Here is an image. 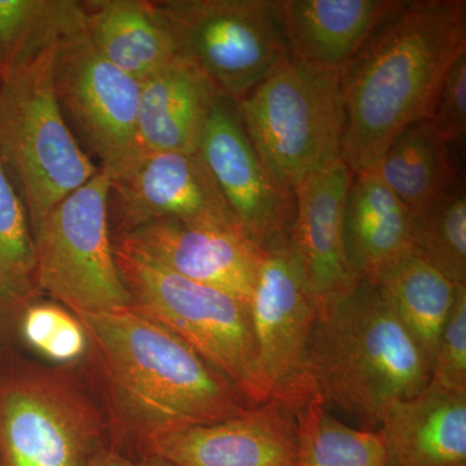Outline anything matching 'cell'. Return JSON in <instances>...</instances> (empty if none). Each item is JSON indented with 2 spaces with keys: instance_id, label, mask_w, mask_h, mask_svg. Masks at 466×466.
<instances>
[{
  "instance_id": "obj_1",
  "label": "cell",
  "mask_w": 466,
  "mask_h": 466,
  "mask_svg": "<svg viewBox=\"0 0 466 466\" xmlns=\"http://www.w3.org/2000/svg\"><path fill=\"white\" fill-rule=\"evenodd\" d=\"M466 51L465 0L406 2L342 72V159L375 167L404 130L431 118L444 76Z\"/></svg>"
},
{
  "instance_id": "obj_2",
  "label": "cell",
  "mask_w": 466,
  "mask_h": 466,
  "mask_svg": "<svg viewBox=\"0 0 466 466\" xmlns=\"http://www.w3.org/2000/svg\"><path fill=\"white\" fill-rule=\"evenodd\" d=\"M76 317L146 443L188 426L223 421L251 407L188 343L131 306Z\"/></svg>"
},
{
  "instance_id": "obj_3",
  "label": "cell",
  "mask_w": 466,
  "mask_h": 466,
  "mask_svg": "<svg viewBox=\"0 0 466 466\" xmlns=\"http://www.w3.org/2000/svg\"><path fill=\"white\" fill-rule=\"evenodd\" d=\"M431 364L373 281L319 302L309 346L315 398L341 410L364 431L383 410L431 381Z\"/></svg>"
},
{
  "instance_id": "obj_4",
  "label": "cell",
  "mask_w": 466,
  "mask_h": 466,
  "mask_svg": "<svg viewBox=\"0 0 466 466\" xmlns=\"http://www.w3.org/2000/svg\"><path fill=\"white\" fill-rule=\"evenodd\" d=\"M60 38L0 76V159L32 229L100 170L76 140L58 103L55 58Z\"/></svg>"
},
{
  "instance_id": "obj_5",
  "label": "cell",
  "mask_w": 466,
  "mask_h": 466,
  "mask_svg": "<svg viewBox=\"0 0 466 466\" xmlns=\"http://www.w3.org/2000/svg\"><path fill=\"white\" fill-rule=\"evenodd\" d=\"M115 253L131 308L188 343L249 406L274 398L260 372L249 305L189 280L124 242L115 245Z\"/></svg>"
},
{
  "instance_id": "obj_6",
  "label": "cell",
  "mask_w": 466,
  "mask_h": 466,
  "mask_svg": "<svg viewBox=\"0 0 466 466\" xmlns=\"http://www.w3.org/2000/svg\"><path fill=\"white\" fill-rule=\"evenodd\" d=\"M236 106L267 171L288 195L342 158V73L290 58Z\"/></svg>"
},
{
  "instance_id": "obj_7",
  "label": "cell",
  "mask_w": 466,
  "mask_h": 466,
  "mask_svg": "<svg viewBox=\"0 0 466 466\" xmlns=\"http://www.w3.org/2000/svg\"><path fill=\"white\" fill-rule=\"evenodd\" d=\"M108 198L109 177L99 170L33 229L35 285L75 315L131 306L116 266Z\"/></svg>"
},
{
  "instance_id": "obj_8",
  "label": "cell",
  "mask_w": 466,
  "mask_h": 466,
  "mask_svg": "<svg viewBox=\"0 0 466 466\" xmlns=\"http://www.w3.org/2000/svg\"><path fill=\"white\" fill-rule=\"evenodd\" d=\"M158 7L186 58L220 94L241 100L290 60L279 0H165Z\"/></svg>"
},
{
  "instance_id": "obj_9",
  "label": "cell",
  "mask_w": 466,
  "mask_h": 466,
  "mask_svg": "<svg viewBox=\"0 0 466 466\" xmlns=\"http://www.w3.org/2000/svg\"><path fill=\"white\" fill-rule=\"evenodd\" d=\"M263 250L249 302L257 358L272 397L297 413L315 398L309 346L319 300L306 283L290 236Z\"/></svg>"
},
{
  "instance_id": "obj_10",
  "label": "cell",
  "mask_w": 466,
  "mask_h": 466,
  "mask_svg": "<svg viewBox=\"0 0 466 466\" xmlns=\"http://www.w3.org/2000/svg\"><path fill=\"white\" fill-rule=\"evenodd\" d=\"M55 87L66 119H70L108 177L139 155L140 81L95 50L86 33L85 16L58 41Z\"/></svg>"
},
{
  "instance_id": "obj_11",
  "label": "cell",
  "mask_w": 466,
  "mask_h": 466,
  "mask_svg": "<svg viewBox=\"0 0 466 466\" xmlns=\"http://www.w3.org/2000/svg\"><path fill=\"white\" fill-rule=\"evenodd\" d=\"M99 431L91 404L56 377L27 370L0 375L2 466H84Z\"/></svg>"
},
{
  "instance_id": "obj_12",
  "label": "cell",
  "mask_w": 466,
  "mask_h": 466,
  "mask_svg": "<svg viewBox=\"0 0 466 466\" xmlns=\"http://www.w3.org/2000/svg\"><path fill=\"white\" fill-rule=\"evenodd\" d=\"M108 207L121 235L153 222L241 229L200 152L140 150L109 177Z\"/></svg>"
},
{
  "instance_id": "obj_13",
  "label": "cell",
  "mask_w": 466,
  "mask_h": 466,
  "mask_svg": "<svg viewBox=\"0 0 466 466\" xmlns=\"http://www.w3.org/2000/svg\"><path fill=\"white\" fill-rule=\"evenodd\" d=\"M198 152L254 244L265 249L289 238L294 198L272 179L242 126L236 101L223 94L214 101Z\"/></svg>"
},
{
  "instance_id": "obj_14",
  "label": "cell",
  "mask_w": 466,
  "mask_h": 466,
  "mask_svg": "<svg viewBox=\"0 0 466 466\" xmlns=\"http://www.w3.org/2000/svg\"><path fill=\"white\" fill-rule=\"evenodd\" d=\"M147 446L177 466H297L299 422L272 398L223 421L158 435Z\"/></svg>"
},
{
  "instance_id": "obj_15",
  "label": "cell",
  "mask_w": 466,
  "mask_h": 466,
  "mask_svg": "<svg viewBox=\"0 0 466 466\" xmlns=\"http://www.w3.org/2000/svg\"><path fill=\"white\" fill-rule=\"evenodd\" d=\"M119 242L171 271L216 288L249 305L262 248L241 229L153 222L124 233Z\"/></svg>"
},
{
  "instance_id": "obj_16",
  "label": "cell",
  "mask_w": 466,
  "mask_h": 466,
  "mask_svg": "<svg viewBox=\"0 0 466 466\" xmlns=\"http://www.w3.org/2000/svg\"><path fill=\"white\" fill-rule=\"evenodd\" d=\"M352 170L343 159L312 175L294 191L290 238L309 290L319 302L351 289L343 217Z\"/></svg>"
},
{
  "instance_id": "obj_17",
  "label": "cell",
  "mask_w": 466,
  "mask_h": 466,
  "mask_svg": "<svg viewBox=\"0 0 466 466\" xmlns=\"http://www.w3.org/2000/svg\"><path fill=\"white\" fill-rule=\"evenodd\" d=\"M406 2L400 0H281L290 58L342 73L373 33Z\"/></svg>"
},
{
  "instance_id": "obj_18",
  "label": "cell",
  "mask_w": 466,
  "mask_h": 466,
  "mask_svg": "<svg viewBox=\"0 0 466 466\" xmlns=\"http://www.w3.org/2000/svg\"><path fill=\"white\" fill-rule=\"evenodd\" d=\"M377 431L389 466H466V394L429 381L386 408Z\"/></svg>"
},
{
  "instance_id": "obj_19",
  "label": "cell",
  "mask_w": 466,
  "mask_h": 466,
  "mask_svg": "<svg viewBox=\"0 0 466 466\" xmlns=\"http://www.w3.org/2000/svg\"><path fill=\"white\" fill-rule=\"evenodd\" d=\"M219 90L198 66L177 56L140 81L137 137L143 149L195 153Z\"/></svg>"
},
{
  "instance_id": "obj_20",
  "label": "cell",
  "mask_w": 466,
  "mask_h": 466,
  "mask_svg": "<svg viewBox=\"0 0 466 466\" xmlns=\"http://www.w3.org/2000/svg\"><path fill=\"white\" fill-rule=\"evenodd\" d=\"M350 271L373 280L413 253V213L383 182L376 167L352 174L343 217Z\"/></svg>"
},
{
  "instance_id": "obj_21",
  "label": "cell",
  "mask_w": 466,
  "mask_h": 466,
  "mask_svg": "<svg viewBox=\"0 0 466 466\" xmlns=\"http://www.w3.org/2000/svg\"><path fill=\"white\" fill-rule=\"evenodd\" d=\"M85 27L95 50L137 81L177 57V36L157 2H81Z\"/></svg>"
},
{
  "instance_id": "obj_22",
  "label": "cell",
  "mask_w": 466,
  "mask_h": 466,
  "mask_svg": "<svg viewBox=\"0 0 466 466\" xmlns=\"http://www.w3.org/2000/svg\"><path fill=\"white\" fill-rule=\"evenodd\" d=\"M413 341L433 363L441 330L455 302L456 288L449 279L410 253L373 279Z\"/></svg>"
},
{
  "instance_id": "obj_23",
  "label": "cell",
  "mask_w": 466,
  "mask_h": 466,
  "mask_svg": "<svg viewBox=\"0 0 466 466\" xmlns=\"http://www.w3.org/2000/svg\"><path fill=\"white\" fill-rule=\"evenodd\" d=\"M375 167L383 182L413 214L461 183L449 144L435 133L429 119L404 130Z\"/></svg>"
},
{
  "instance_id": "obj_24",
  "label": "cell",
  "mask_w": 466,
  "mask_h": 466,
  "mask_svg": "<svg viewBox=\"0 0 466 466\" xmlns=\"http://www.w3.org/2000/svg\"><path fill=\"white\" fill-rule=\"evenodd\" d=\"M297 466H389L379 431L343 424L314 398L297 412Z\"/></svg>"
},
{
  "instance_id": "obj_25",
  "label": "cell",
  "mask_w": 466,
  "mask_h": 466,
  "mask_svg": "<svg viewBox=\"0 0 466 466\" xmlns=\"http://www.w3.org/2000/svg\"><path fill=\"white\" fill-rule=\"evenodd\" d=\"M84 18L81 2L0 0V76Z\"/></svg>"
},
{
  "instance_id": "obj_26",
  "label": "cell",
  "mask_w": 466,
  "mask_h": 466,
  "mask_svg": "<svg viewBox=\"0 0 466 466\" xmlns=\"http://www.w3.org/2000/svg\"><path fill=\"white\" fill-rule=\"evenodd\" d=\"M413 254L453 284H466L464 182L413 214Z\"/></svg>"
},
{
  "instance_id": "obj_27",
  "label": "cell",
  "mask_w": 466,
  "mask_h": 466,
  "mask_svg": "<svg viewBox=\"0 0 466 466\" xmlns=\"http://www.w3.org/2000/svg\"><path fill=\"white\" fill-rule=\"evenodd\" d=\"M35 242L29 214L0 159V308L35 284Z\"/></svg>"
},
{
  "instance_id": "obj_28",
  "label": "cell",
  "mask_w": 466,
  "mask_h": 466,
  "mask_svg": "<svg viewBox=\"0 0 466 466\" xmlns=\"http://www.w3.org/2000/svg\"><path fill=\"white\" fill-rule=\"evenodd\" d=\"M24 339L55 363H72L84 357L88 336L79 319L54 303L29 306L21 324Z\"/></svg>"
},
{
  "instance_id": "obj_29",
  "label": "cell",
  "mask_w": 466,
  "mask_h": 466,
  "mask_svg": "<svg viewBox=\"0 0 466 466\" xmlns=\"http://www.w3.org/2000/svg\"><path fill=\"white\" fill-rule=\"evenodd\" d=\"M431 382L466 394V284L456 288L453 308L435 350Z\"/></svg>"
},
{
  "instance_id": "obj_30",
  "label": "cell",
  "mask_w": 466,
  "mask_h": 466,
  "mask_svg": "<svg viewBox=\"0 0 466 466\" xmlns=\"http://www.w3.org/2000/svg\"><path fill=\"white\" fill-rule=\"evenodd\" d=\"M431 124L447 144L458 142L466 133V51L455 58L438 92Z\"/></svg>"
},
{
  "instance_id": "obj_31",
  "label": "cell",
  "mask_w": 466,
  "mask_h": 466,
  "mask_svg": "<svg viewBox=\"0 0 466 466\" xmlns=\"http://www.w3.org/2000/svg\"><path fill=\"white\" fill-rule=\"evenodd\" d=\"M84 466H137L130 459L116 452V451L104 450L94 453L86 460Z\"/></svg>"
},
{
  "instance_id": "obj_32",
  "label": "cell",
  "mask_w": 466,
  "mask_h": 466,
  "mask_svg": "<svg viewBox=\"0 0 466 466\" xmlns=\"http://www.w3.org/2000/svg\"><path fill=\"white\" fill-rule=\"evenodd\" d=\"M137 466H177L174 462L168 461L167 459L162 458V456L155 455V453H149L148 458L144 459L142 464Z\"/></svg>"
},
{
  "instance_id": "obj_33",
  "label": "cell",
  "mask_w": 466,
  "mask_h": 466,
  "mask_svg": "<svg viewBox=\"0 0 466 466\" xmlns=\"http://www.w3.org/2000/svg\"><path fill=\"white\" fill-rule=\"evenodd\" d=\"M0 466H2V464H0Z\"/></svg>"
}]
</instances>
